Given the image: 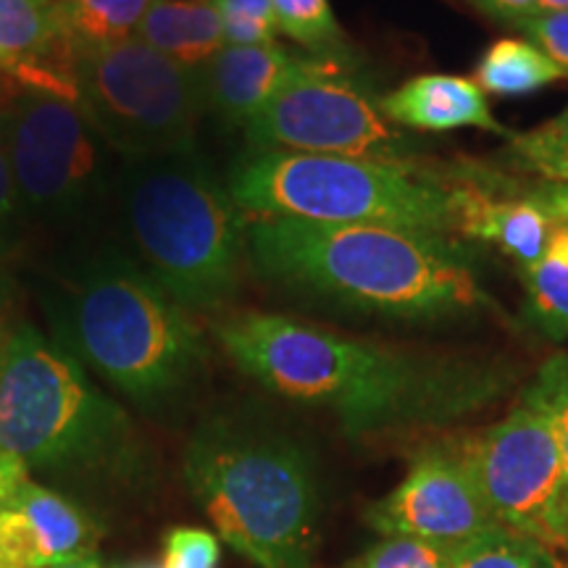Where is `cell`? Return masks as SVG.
<instances>
[{"label":"cell","mask_w":568,"mask_h":568,"mask_svg":"<svg viewBox=\"0 0 568 568\" xmlns=\"http://www.w3.org/2000/svg\"><path fill=\"white\" fill-rule=\"evenodd\" d=\"M222 21L226 45H268L276 42L272 0H211Z\"/></svg>","instance_id":"obj_26"},{"label":"cell","mask_w":568,"mask_h":568,"mask_svg":"<svg viewBox=\"0 0 568 568\" xmlns=\"http://www.w3.org/2000/svg\"><path fill=\"white\" fill-rule=\"evenodd\" d=\"M481 11L489 13V17L508 21V24L521 27L524 21L535 19L539 9L537 0H474Z\"/></svg>","instance_id":"obj_32"},{"label":"cell","mask_w":568,"mask_h":568,"mask_svg":"<svg viewBox=\"0 0 568 568\" xmlns=\"http://www.w3.org/2000/svg\"><path fill=\"white\" fill-rule=\"evenodd\" d=\"M0 138L19 209L63 219L80 213L105 182V145L80 103L19 88L0 111Z\"/></svg>","instance_id":"obj_10"},{"label":"cell","mask_w":568,"mask_h":568,"mask_svg":"<svg viewBox=\"0 0 568 568\" xmlns=\"http://www.w3.org/2000/svg\"><path fill=\"white\" fill-rule=\"evenodd\" d=\"M6 80V77H0V82H3Z\"/></svg>","instance_id":"obj_39"},{"label":"cell","mask_w":568,"mask_h":568,"mask_svg":"<svg viewBox=\"0 0 568 568\" xmlns=\"http://www.w3.org/2000/svg\"><path fill=\"white\" fill-rule=\"evenodd\" d=\"M222 566V545L209 529L180 527L169 531L163 568H219Z\"/></svg>","instance_id":"obj_28"},{"label":"cell","mask_w":568,"mask_h":568,"mask_svg":"<svg viewBox=\"0 0 568 568\" xmlns=\"http://www.w3.org/2000/svg\"><path fill=\"white\" fill-rule=\"evenodd\" d=\"M539 13H558L568 11V0H537Z\"/></svg>","instance_id":"obj_35"},{"label":"cell","mask_w":568,"mask_h":568,"mask_svg":"<svg viewBox=\"0 0 568 568\" xmlns=\"http://www.w3.org/2000/svg\"><path fill=\"white\" fill-rule=\"evenodd\" d=\"M153 0H55V34L74 63L132 40Z\"/></svg>","instance_id":"obj_19"},{"label":"cell","mask_w":568,"mask_h":568,"mask_svg":"<svg viewBox=\"0 0 568 568\" xmlns=\"http://www.w3.org/2000/svg\"><path fill=\"white\" fill-rule=\"evenodd\" d=\"M132 568H163V566H155V564H138V566H132Z\"/></svg>","instance_id":"obj_38"},{"label":"cell","mask_w":568,"mask_h":568,"mask_svg":"<svg viewBox=\"0 0 568 568\" xmlns=\"http://www.w3.org/2000/svg\"><path fill=\"white\" fill-rule=\"evenodd\" d=\"M30 477L24 466L17 458H11L9 453L0 450V568H11L9 552H6V539H3V510L9 506L11 495L17 493V487Z\"/></svg>","instance_id":"obj_30"},{"label":"cell","mask_w":568,"mask_h":568,"mask_svg":"<svg viewBox=\"0 0 568 568\" xmlns=\"http://www.w3.org/2000/svg\"><path fill=\"white\" fill-rule=\"evenodd\" d=\"M19 197H17V187H13V176H11V166L9 159H6V148H3V138H0V243L6 240V234L11 232L13 222L19 216Z\"/></svg>","instance_id":"obj_31"},{"label":"cell","mask_w":568,"mask_h":568,"mask_svg":"<svg viewBox=\"0 0 568 568\" xmlns=\"http://www.w3.org/2000/svg\"><path fill=\"white\" fill-rule=\"evenodd\" d=\"M71 71L77 103L111 151L132 163L195 151L205 105L201 71L180 67L140 38L84 55Z\"/></svg>","instance_id":"obj_8"},{"label":"cell","mask_w":568,"mask_h":568,"mask_svg":"<svg viewBox=\"0 0 568 568\" xmlns=\"http://www.w3.org/2000/svg\"><path fill=\"white\" fill-rule=\"evenodd\" d=\"M366 521L379 537L435 545H466L500 529L479 493L460 439L426 445L416 453L406 477L368 506Z\"/></svg>","instance_id":"obj_12"},{"label":"cell","mask_w":568,"mask_h":568,"mask_svg":"<svg viewBox=\"0 0 568 568\" xmlns=\"http://www.w3.org/2000/svg\"><path fill=\"white\" fill-rule=\"evenodd\" d=\"M67 337L84 368L140 408H163L203 372L201 326L130 261H95L67 305Z\"/></svg>","instance_id":"obj_7"},{"label":"cell","mask_w":568,"mask_h":568,"mask_svg":"<svg viewBox=\"0 0 568 568\" xmlns=\"http://www.w3.org/2000/svg\"><path fill=\"white\" fill-rule=\"evenodd\" d=\"M245 140L253 153L287 151L351 159L400 161L406 138L353 77L345 61L316 59L276 92L251 124Z\"/></svg>","instance_id":"obj_11"},{"label":"cell","mask_w":568,"mask_h":568,"mask_svg":"<svg viewBox=\"0 0 568 568\" xmlns=\"http://www.w3.org/2000/svg\"><path fill=\"white\" fill-rule=\"evenodd\" d=\"M382 111L393 124L422 132H450L474 126L510 138L495 119L485 90L477 80L458 74H418L379 98Z\"/></svg>","instance_id":"obj_15"},{"label":"cell","mask_w":568,"mask_h":568,"mask_svg":"<svg viewBox=\"0 0 568 568\" xmlns=\"http://www.w3.org/2000/svg\"><path fill=\"white\" fill-rule=\"evenodd\" d=\"M247 255L266 280L358 314L439 322L495 308L464 251L437 234L251 219Z\"/></svg>","instance_id":"obj_2"},{"label":"cell","mask_w":568,"mask_h":568,"mask_svg":"<svg viewBox=\"0 0 568 568\" xmlns=\"http://www.w3.org/2000/svg\"><path fill=\"white\" fill-rule=\"evenodd\" d=\"M55 0H0V53L38 74L42 90L77 103L71 61L55 34Z\"/></svg>","instance_id":"obj_17"},{"label":"cell","mask_w":568,"mask_h":568,"mask_svg":"<svg viewBox=\"0 0 568 568\" xmlns=\"http://www.w3.org/2000/svg\"><path fill=\"white\" fill-rule=\"evenodd\" d=\"M450 568H552V556L542 545L500 527L460 545Z\"/></svg>","instance_id":"obj_24"},{"label":"cell","mask_w":568,"mask_h":568,"mask_svg":"<svg viewBox=\"0 0 568 568\" xmlns=\"http://www.w3.org/2000/svg\"><path fill=\"white\" fill-rule=\"evenodd\" d=\"M529 201H535L539 209L548 213L556 222L568 224V187H552V184H539L531 193H524Z\"/></svg>","instance_id":"obj_33"},{"label":"cell","mask_w":568,"mask_h":568,"mask_svg":"<svg viewBox=\"0 0 568 568\" xmlns=\"http://www.w3.org/2000/svg\"><path fill=\"white\" fill-rule=\"evenodd\" d=\"M527 314L545 337H568V224L558 222L550 245L535 266L524 268Z\"/></svg>","instance_id":"obj_21"},{"label":"cell","mask_w":568,"mask_h":568,"mask_svg":"<svg viewBox=\"0 0 568 568\" xmlns=\"http://www.w3.org/2000/svg\"><path fill=\"white\" fill-rule=\"evenodd\" d=\"M134 38L201 74L226 45L222 21L211 0H153Z\"/></svg>","instance_id":"obj_18"},{"label":"cell","mask_w":568,"mask_h":568,"mask_svg":"<svg viewBox=\"0 0 568 568\" xmlns=\"http://www.w3.org/2000/svg\"><path fill=\"white\" fill-rule=\"evenodd\" d=\"M124 211L148 276L182 308L213 311L237 295L247 216L195 151L134 161Z\"/></svg>","instance_id":"obj_5"},{"label":"cell","mask_w":568,"mask_h":568,"mask_svg":"<svg viewBox=\"0 0 568 568\" xmlns=\"http://www.w3.org/2000/svg\"><path fill=\"white\" fill-rule=\"evenodd\" d=\"M318 55H297L280 42L224 45L203 69L205 103L230 124L247 126L284 84L314 67Z\"/></svg>","instance_id":"obj_14"},{"label":"cell","mask_w":568,"mask_h":568,"mask_svg":"<svg viewBox=\"0 0 568 568\" xmlns=\"http://www.w3.org/2000/svg\"><path fill=\"white\" fill-rule=\"evenodd\" d=\"M184 485L222 542L258 568H314L318 479L293 437L211 418L184 450Z\"/></svg>","instance_id":"obj_3"},{"label":"cell","mask_w":568,"mask_h":568,"mask_svg":"<svg viewBox=\"0 0 568 568\" xmlns=\"http://www.w3.org/2000/svg\"><path fill=\"white\" fill-rule=\"evenodd\" d=\"M552 556V568H568V548L550 552Z\"/></svg>","instance_id":"obj_37"},{"label":"cell","mask_w":568,"mask_h":568,"mask_svg":"<svg viewBox=\"0 0 568 568\" xmlns=\"http://www.w3.org/2000/svg\"><path fill=\"white\" fill-rule=\"evenodd\" d=\"M518 30L529 34V42L548 53L568 77V11L537 13L535 19L524 21Z\"/></svg>","instance_id":"obj_29"},{"label":"cell","mask_w":568,"mask_h":568,"mask_svg":"<svg viewBox=\"0 0 568 568\" xmlns=\"http://www.w3.org/2000/svg\"><path fill=\"white\" fill-rule=\"evenodd\" d=\"M276 30L308 55L347 61V38L332 11L329 0H272Z\"/></svg>","instance_id":"obj_22"},{"label":"cell","mask_w":568,"mask_h":568,"mask_svg":"<svg viewBox=\"0 0 568 568\" xmlns=\"http://www.w3.org/2000/svg\"><path fill=\"white\" fill-rule=\"evenodd\" d=\"M487 508L503 529L556 552L568 548L566 477L550 408L527 387L500 422L460 439Z\"/></svg>","instance_id":"obj_9"},{"label":"cell","mask_w":568,"mask_h":568,"mask_svg":"<svg viewBox=\"0 0 568 568\" xmlns=\"http://www.w3.org/2000/svg\"><path fill=\"white\" fill-rule=\"evenodd\" d=\"M456 184L406 161L266 151L232 169V201L251 219L395 226L456 234Z\"/></svg>","instance_id":"obj_6"},{"label":"cell","mask_w":568,"mask_h":568,"mask_svg":"<svg viewBox=\"0 0 568 568\" xmlns=\"http://www.w3.org/2000/svg\"><path fill=\"white\" fill-rule=\"evenodd\" d=\"M456 234L497 245L521 266V272L542 258L558 224L527 195L497 197L477 182L456 184Z\"/></svg>","instance_id":"obj_16"},{"label":"cell","mask_w":568,"mask_h":568,"mask_svg":"<svg viewBox=\"0 0 568 568\" xmlns=\"http://www.w3.org/2000/svg\"><path fill=\"white\" fill-rule=\"evenodd\" d=\"M460 545H435L424 539L382 537L345 568H450Z\"/></svg>","instance_id":"obj_25"},{"label":"cell","mask_w":568,"mask_h":568,"mask_svg":"<svg viewBox=\"0 0 568 568\" xmlns=\"http://www.w3.org/2000/svg\"><path fill=\"white\" fill-rule=\"evenodd\" d=\"M0 450L32 477L92 479L130 471L138 437L69 347L21 324L0 343Z\"/></svg>","instance_id":"obj_4"},{"label":"cell","mask_w":568,"mask_h":568,"mask_svg":"<svg viewBox=\"0 0 568 568\" xmlns=\"http://www.w3.org/2000/svg\"><path fill=\"white\" fill-rule=\"evenodd\" d=\"M510 163L542 184L568 187V105L535 130L510 134Z\"/></svg>","instance_id":"obj_23"},{"label":"cell","mask_w":568,"mask_h":568,"mask_svg":"<svg viewBox=\"0 0 568 568\" xmlns=\"http://www.w3.org/2000/svg\"><path fill=\"white\" fill-rule=\"evenodd\" d=\"M3 539L11 568H53L95 556L101 529L88 510L30 474L3 510Z\"/></svg>","instance_id":"obj_13"},{"label":"cell","mask_w":568,"mask_h":568,"mask_svg":"<svg viewBox=\"0 0 568 568\" xmlns=\"http://www.w3.org/2000/svg\"><path fill=\"white\" fill-rule=\"evenodd\" d=\"M531 387L542 397L545 406L550 408L552 422H556L560 456H564V477H566V529H568V353H560L539 368Z\"/></svg>","instance_id":"obj_27"},{"label":"cell","mask_w":568,"mask_h":568,"mask_svg":"<svg viewBox=\"0 0 568 568\" xmlns=\"http://www.w3.org/2000/svg\"><path fill=\"white\" fill-rule=\"evenodd\" d=\"M0 77H6V80L17 82L19 88H27V90H42V84L38 80V74L34 71H30L27 67H21V63H17L13 59H9V55L0 53ZM45 92V90H42Z\"/></svg>","instance_id":"obj_34"},{"label":"cell","mask_w":568,"mask_h":568,"mask_svg":"<svg viewBox=\"0 0 568 568\" xmlns=\"http://www.w3.org/2000/svg\"><path fill=\"white\" fill-rule=\"evenodd\" d=\"M216 339L253 382L329 410L351 437L450 426L493 406L510 382L481 361L368 343L282 314L224 318Z\"/></svg>","instance_id":"obj_1"},{"label":"cell","mask_w":568,"mask_h":568,"mask_svg":"<svg viewBox=\"0 0 568 568\" xmlns=\"http://www.w3.org/2000/svg\"><path fill=\"white\" fill-rule=\"evenodd\" d=\"M53 568H103L98 564L95 556L92 558H80V560H69V564H61V566H53Z\"/></svg>","instance_id":"obj_36"},{"label":"cell","mask_w":568,"mask_h":568,"mask_svg":"<svg viewBox=\"0 0 568 568\" xmlns=\"http://www.w3.org/2000/svg\"><path fill=\"white\" fill-rule=\"evenodd\" d=\"M477 84L485 95L521 98L566 80L556 61L535 42L503 38L489 45L477 63Z\"/></svg>","instance_id":"obj_20"}]
</instances>
